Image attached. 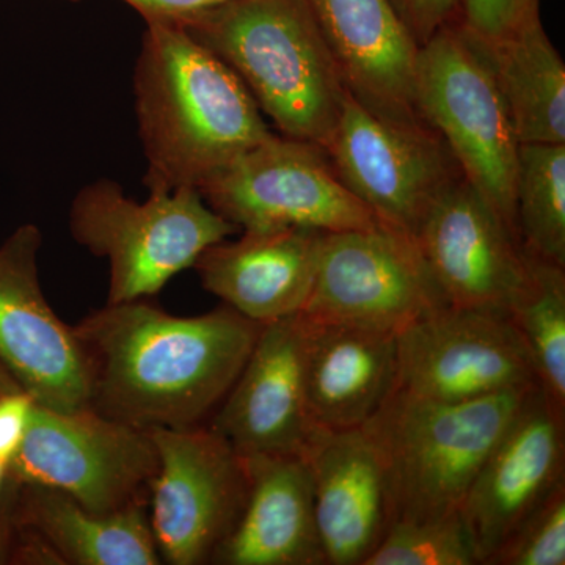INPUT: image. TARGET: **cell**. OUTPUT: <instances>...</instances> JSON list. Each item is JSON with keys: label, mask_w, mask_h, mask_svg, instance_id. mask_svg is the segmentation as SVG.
Listing matches in <instances>:
<instances>
[{"label": "cell", "mask_w": 565, "mask_h": 565, "mask_svg": "<svg viewBox=\"0 0 565 565\" xmlns=\"http://www.w3.org/2000/svg\"><path fill=\"white\" fill-rule=\"evenodd\" d=\"M264 323L233 308L174 316L145 299L107 303L73 327L90 407L137 429L203 426L243 371Z\"/></svg>", "instance_id": "cell-1"}, {"label": "cell", "mask_w": 565, "mask_h": 565, "mask_svg": "<svg viewBox=\"0 0 565 565\" xmlns=\"http://www.w3.org/2000/svg\"><path fill=\"white\" fill-rule=\"evenodd\" d=\"M134 92L150 192L200 189L275 134L237 74L178 25L148 24Z\"/></svg>", "instance_id": "cell-2"}, {"label": "cell", "mask_w": 565, "mask_h": 565, "mask_svg": "<svg viewBox=\"0 0 565 565\" xmlns=\"http://www.w3.org/2000/svg\"><path fill=\"white\" fill-rule=\"evenodd\" d=\"M182 29L237 74L281 136L327 147L348 90L310 0H233Z\"/></svg>", "instance_id": "cell-3"}, {"label": "cell", "mask_w": 565, "mask_h": 565, "mask_svg": "<svg viewBox=\"0 0 565 565\" xmlns=\"http://www.w3.org/2000/svg\"><path fill=\"white\" fill-rule=\"evenodd\" d=\"M533 386L459 403L394 390L362 427L384 468L392 525L459 511Z\"/></svg>", "instance_id": "cell-4"}, {"label": "cell", "mask_w": 565, "mask_h": 565, "mask_svg": "<svg viewBox=\"0 0 565 565\" xmlns=\"http://www.w3.org/2000/svg\"><path fill=\"white\" fill-rule=\"evenodd\" d=\"M70 230L77 244L107 258V303H121L156 296L207 247L239 228L212 210L199 189L152 191L139 203L117 182L99 180L77 193Z\"/></svg>", "instance_id": "cell-5"}, {"label": "cell", "mask_w": 565, "mask_h": 565, "mask_svg": "<svg viewBox=\"0 0 565 565\" xmlns=\"http://www.w3.org/2000/svg\"><path fill=\"white\" fill-rule=\"evenodd\" d=\"M415 103L419 117L445 141L465 180L519 239L520 143L484 51L463 21L446 25L419 47Z\"/></svg>", "instance_id": "cell-6"}, {"label": "cell", "mask_w": 565, "mask_h": 565, "mask_svg": "<svg viewBox=\"0 0 565 565\" xmlns=\"http://www.w3.org/2000/svg\"><path fill=\"white\" fill-rule=\"evenodd\" d=\"M199 191L243 232L338 233L382 225L345 188L322 147L281 134L237 156Z\"/></svg>", "instance_id": "cell-7"}, {"label": "cell", "mask_w": 565, "mask_h": 565, "mask_svg": "<svg viewBox=\"0 0 565 565\" xmlns=\"http://www.w3.org/2000/svg\"><path fill=\"white\" fill-rule=\"evenodd\" d=\"M156 471L147 430L93 408L57 411L33 396L28 433L9 463L11 481L54 487L95 512L148 503Z\"/></svg>", "instance_id": "cell-8"}, {"label": "cell", "mask_w": 565, "mask_h": 565, "mask_svg": "<svg viewBox=\"0 0 565 565\" xmlns=\"http://www.w3.org/2000/svg\"><path fill=\"white\" fill-rule=\"evenodd\" d=\"M323 150L379 222L414 241L437 200L462 177L429 125L386 120L349 93Z\"/></svg>", "instance_id": "cell-9"}, {"label": "cell", "mask_w": 565, "mask_h": 565, "mask_svg": "<svg viewBox=\"0 0 565 565\" xmlns=\"http://www.w3.org/2000/svg\"><path fill=\"white\" fill-rule=\"evenodd\" d=\"M158 471L150 486V525L159 555L172 565L210 564L243 514L245 457L207 424L152 429Z\"/></svg>", "instance_id": "cell-10"}, {"label": "cell", "mask_w": 565, "mask_h": 565, "mask_svg": "<svg viewBox=\"0 0 565 565\" xmlns=\"http://www.w3.org/2000/svg\"><path fill=\"white\" fill-rule=\"evenodd\" d=\"M445 305L415 241L381 225L323 233L299 316L397 334Z\"/></svg>", "instance_id": "cell-11"}, {"label": "cell", "mask_w": 565, "mask_h": 565, "mask_svg": "<svg viewBox=\"0 0 565 565\" xmlns=\"http://www.w3.org/2000/svg\"><path fill=\"white\" fill-rule=\"evenodd\" d=\"M537 384L508 315L445 305L397 333V390L459 403Z\"/></svg>", "instance_id": "cell-12"}, {"label": "cell", "mask_w": 565, "mask_h": 565, "mask_svg": "<svg viewBox=\"0 0 565 565\" xmlns=\"http://www.w3.org/2000/svg\"><path fill=\"white\" fill-rule=\"evenodd\" d=\"M43 236L22 225L0 245V363L35 399L57 411L90 407L79 341L55 315L39 277Z\"/></svg>", "instance_id": "cell-13"}, {"label": "cell", "mask_w": 565, "mask_h": 565, "mask_svg": "<svg viewBox=\"0 0 565 565\" xmlns=\"http://www.w3.org/2000/svg\"><path fill=\"white\" fill-rule=\"evenodd\" d=\"M565 482V416L539 385L490 449L465 494L460 512L479 564Z\"/></svg>", "instance_id": "cell-14"}, {"label": "cell", "mask_w": 565, "mask_h": 565, "mask_svg": "<svg viewBox=\"0 0 565 565\" xmlns=\"http://www.w3.org/2000/svg\"><path fill=\"white\" fill-rule=\"evenodd\" d=\"M415 243L446 303L509 316L526 281V255L463 177L434 204Z\"/></svg>", "instance_id": "cell-15"}, {"label": "cell", "mask_w": 565, "mask_h": 565, "mask_svg": "<svg viewBox=\"0 0 565 565\" xmlns=\"http://www.w3.org/2000/svg\"><path fill=\"white\" fill-rule=\"evenodd\" d=\"M300 316L264 323L207 426L241 456H303L321 429L308 412Z\"/></svg>", "instance_id": "cell-16"}, {"label": "cell", "mask_w": 565, "mask_h": 565, "mask_svg": "<svg viewBox=\"0 0 565 565\" xmlns=\"http://www.w3.org/2000/svg\"><path fill=\"white\" fill-rule=\"evenodd\" d=\"M310 6L349 95L386 120L426 122L415 103L419 47L390 0H310Z\"/></svg>", "instance_id": "cell-17"}, {"label": "cell", "mask_w": 565, "mask_h": 565, "mask_svg": "<svg viewBox=\"0 0 565 565\" xmlns=\"http://www.w3.org/2000/svg\"><path fill=\"white\" fill-rule=\"evenodd\" d=\"M319 539L330 565H364L392 525L381 459L360 429L321 430L303 455Z\"/></svg>", "instance_id": "cell-18"}, {"label": "cell", "mask_w": 565, "mask_h": 565, "mask_svg": "<svg viewBox=\"0 0 565 565\" xmlns=\"http://www.w3.org/2000/svg\"><path fill=\"white\" fill-rule=\"evenodd\" d=\"M323 233L281 228L244 232L199 256L193 269L223 305L259 323L302 311L313 286Z\"/></svg>", "instance_id": "cell-19"}, {"label": "cell", "mask_w": 565, "mask_h": 565, "mask_svg": "<svg viewBox=\"0 0 565 565\" xmlns=\"http://www.w3.org/2000/svg\"><path fill=\"white\" fill-rule=\"evenodd\" d=\"M244 511L210 564L326 565L316 525L315 482L303 456H244Z\"/></svg>", "instance_id": "cell-20"}, {"label": "cell", "mask_w": 565, "mask_h": 565, "mask_svg": "<svg viewBox=\"0 0 565 565\" xmlns=\"http://www.w3.org/2000/svg\"><path fill=\"white\" fill-rule=\"evenodd\" d=\"M303 323L305 393L321 430L360 429L397 386V334L343 323Z\"/></svg>", "instance_id": "cell-21"}, {"label": "cell", "mask_w": 565, "mask_h": 565, "mask_svg": "<svg viewBox=\"0 0 565 565\" xmlns=\"http://www.w3.org/2000/svg\"><path fill=\"white\" fill-rule=\"evenodd\" d=\"M11 516L57 553L62 564L159 565L148 503L95 512L76 498L39 484L14 482Z\"/></svg>", "instance_id": "cell-22"}, {"label": "cell", "mask_w": 565, "mask_h": 565, "mask_svg": "<svg viewBox=\"0 0 565 565\" xmlns=\"http://www.w3.org/2000/svg\"><path fill=\"white\" fill-rule=\"evenodd\" d=\"M476 39L493 71L519 143H565V65L546 35L541 13L494 39Z\"/></svg>", "instance_id": "cell-23"}, {"label": "cell", "mask_w": 565, "mask_h": 565, "mask_svg": "<svg viewBox=\"0 0 565 565\" xmlns=\"http://www.w3.org/2000/svg\"><path fill=\"white\" fill-rule=\"evenodd\" d=\"M525 255L526 281L509 319L525 344L535 381L565 416V267Z\"/></svg>", "instance_id": "cell-24"}, {"label": "cell", "mask_w": 565, "mask_h": 565, "mask_svg": "<svg viewBox=\"0 0 565 565\" xmlns=\"http://www.w3.org/2000/svg\"><path fill=\"white\" fill-rule=\"evenodd\" d=\"M515 225L523 250L565 267V143L520 145Z\"/></svg>", "instance_id": "cell-25"}, {"label": "cell", "mask_w": 565, "mask_h": 565, "mask_svg": "<svg viewBox=\"0 0 565 565\" xmlns=\"http://www.w3.org/2000/svg\"><path fill=\"white\" fill-rule=\"evenodd\" d=\"M364 565H479L462 512L390 525Z\"/></svg>", "instance_id": "cell-26"}, {"label": "cell", "mask_w": 565, "mask_h": 565, "mask_svg": "<svg viewBox=\"0 0 565 565\" xmlns=\"http://www.w3.org/2000/svg\"><path fill=\"white\" fill-rule=\"evenodd\" d=\"M565 564V482L556 487L486 565Z\"/></svg>", "instance_id": "cell-27"}, {"label": "cell", "mask_w": 565, "mask_h": 565, "mask_svg": "<svg viewBox=\"0 0 565 565\" xmlns=\"http://www.w3.org/2000/svg\"><path fill=\"white\" fill-rule=\"evenodd\" d=\"M405 31L423 47L446 25L463 21V0H390Z\"/></svg>", "instance_id": "cell-28"}, {"label": "cell", "mask_w": 565, "mask_h": 565, "mask_svg": "<svg viewBox=\"0 0 565 565\" xmlns=\"http://www.w3.org/2000/svg\"><path fill=\"white\" fill-rule=\"evenodd\" d=\"M541 0H463V22L481 39H494L539 14Z\"/></svg>", "instance_id": "cell-29"}, {"label": "cell", "mask_w": 565, "mask_h": 565, "mask_svg": "<svg viewBox=\"0 0 565 565\" xmlns=\"http://www.w3.org/2000/svg\"><path fill=\"white\" fill-rule=\"evenodd\" d=\"M139 11L147 24L189 28L228 6L233 0H125Z\"/></svg>", "instance_id": "cell-30"}, {"label": "cell", "mask_w": 565, "mask_h": 565, "mask_svg": "<svg viewBox=\"0 0 565 565\" xmlns=\"http://www.w3.org/2000/svg\"><path fill=\"white\" fill-rule=\"evenodd\" d=\"M7 481H9V463L0 459V498H2L3 490H6Z\"/></svg>", "instance_id": "cell-31"}, {"label": "cell", "mask_w": 565, "mask_h": 565, "mask_svg": "<svg viewBox=\"0 0 565 565\" xmlns=\"http://www.w3.org/2000/svg\"><path fill=\"white\" fill-rule=\"evenodd\" d=\"M73 2H77V0H73Z\"/></svg>", "instance_id": "cell-32"}]
</instances>
